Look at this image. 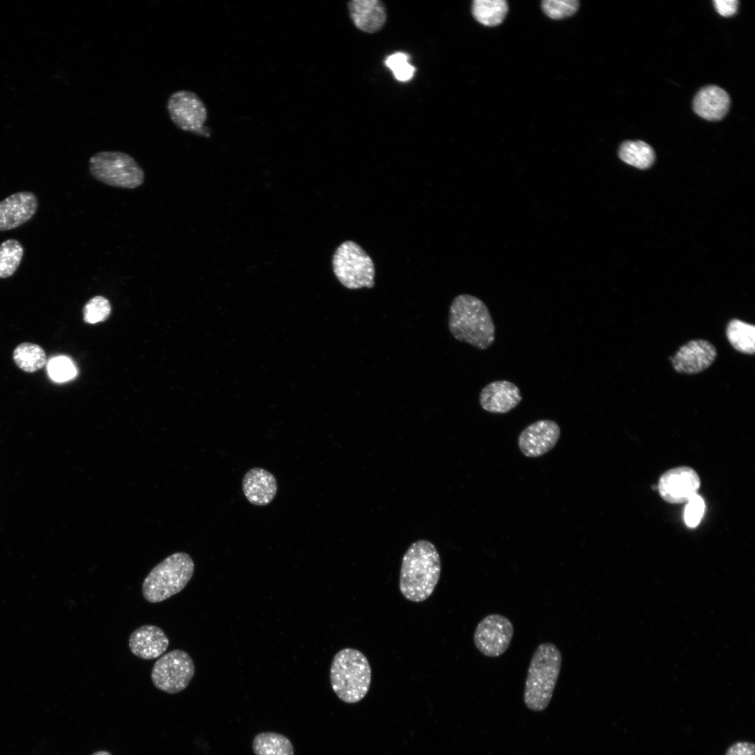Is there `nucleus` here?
<instances>
[{"instance_id": "obj_1", "label": "nucleus", "mask_w": 755, "mask_h": 755, "mask_svg": "<svg viewBox=\"0 0 755 755\" xmlns=\"http://www.w3.org/2000/svg\"><path fill=\"white\" fill-rule=\"evenodd\" d=\"M441 571L438 552L430 541L412 542L405 552L401 566L399 589L412 602H422L433 592Z\"/></svg>"}, {"instance_id": "obj_12", "label": "nucleus", "mask_w": 755, "mask_h": 755, "mask_svg": "<svg viewBox=\"0 0 755 755\" xmlns=\"http://www.w3.org/2000/svg\"><path fill=\"white\" fill-rule=\"evenodd\" d=\"M558 424L549 419H540L528 425L520 433L518 445L528 457L540 456L551 450L560 437Z\"/></svg>"}, {"instance_id": "obj_14", "label": "nucleus", "mask_w": 755, "mask_h": 755, "mask_svg": "<svg viewBox=\"0 0 755 755\" xmlns=\"http://www.w3.org/2000/svg\"><path fill=\"white\" fill-rule=\"evenodd\" d=\"M38 202L31 192L14 193L0 201V231L14 229L32 218Z\"/></svg>"}, {"instance_id": "obj_22", "label": "nucleus", "mask_w": 755, "mask_h": 755, "mask_svg": "<svg viewBox=\"0 0 755 755\" xmlns=\"http://www.w3.org/2000/svg\"><path fill=\"white\" fill-rule=\"evenodd\" d=\"M619 158L628 164L645 169L649 168L655 159L652 148L642 141H628L619 149Z\"/></svg>"}, {"instance_id": "obj_18", "label": "nucleus", "mask_w": 755, "mask_h": 755, "mask_svg": "<svg viewBox=\"0 0 755 755\" xmlns=\"http://www.w3.org/2000/svg\"><path fill=\"white\" fill-rule=\"evenodd\" d=\"M730 106L728 93L716 85H708L700 89L693 101V109L700 117L709 121L721 120Z\"/></svg>"}, {"instance_id": "obj_29", "label": "nucleus", "mask_w": 755, "mask_h": 755, "mask_svg": "<svg viewBox=\"0 0 755 755\" xmlns=\"http://www.w3.org/2000/svg\"><path fill=\"white\" fill-rule=\"evenodd\" d=\"M84 319L86 322L94 324L105 320L110 312L108 301L101 296L91 299L84 308Z\"/></svg>"}, {"instance_id": "obj_32", "label": "nucleus", "mask_w": 755, "mask_h": 755, "mask_svg": "<svg viewBox=\"0 0 755 755\" xmlns=\"http://www.w3.org/2000/svg\"><path fill=\"white\" fill-rule=\"evenodd\" d=\"M714 4L717 11L721 15L730 17L736 13L738 1L737 0H714Z\"/></svg>"}, {"instance_id": "obj_5", "label": "nucleus", "mask_w": 755, "mask_h": 755, "mask_svg": "<svg viewBox=\"0 0 755 755\" xmlns=\"http://www.w3.org/2000/svg\"><path fill=\"white\" fill-rule=\"evenodd\" d=\"M194 571L192 557L185 552L171 554L156 565L142 585L144 598L152 603L162 602L180 592Z\"/></svg>"}, {"instance_id": "obj_16", "label": "nucleus", "mask_w": 755, "mask_h": 755, "mask_svg": "<svg viewBox=\"0 0 755 755\" xmlns=\"http://www.w3.org/2000/svg\"><path fill=\"white\" fill-rule=\"evenodd\" d=\"M169 640L164 631L154 625H143L134 630L129 638L131 653L142 659L152 660L167 649Z\"/></svg>"}, {"instance_id": "obj_30", "label": "nucleus", "mask_w": 755, "mask_h": 755, "mask_svg": "<svg viewBox=\"0 0 755 755\" xmlns=\"http://www.w3.org/2000/svg\"><path fill=\"white\" fill-rule=\"evenodd\" d=\"M686 502L684 513V522L687 526L695 528L702 519L705 504L703 498L698 494L691 497Z\"/></svg>"}, {"instance_id": "obj_27", "label": "nucleus", "mask_w": 755, "mask_h": 755, "mask_svg": "<svg viewBox=\"0 0 755 755\" xmlns=\"http://www.w3.org/2000/svg\"><path fill=\"white\" fill-rule=\"evenodd\" d=\"M577 0H545L542 2L543 12L550 18L560 20L573 15L577 10Z\"/></svg>"}, {"instance_id": "obj_9", "label": "nucleus", "mask_w": 755, "mask_h": 755, "mask_svg": "<svg viewBox=\"0 0 755 755\" xmlns=\"http://www.w3.org/2000/svg\"><path fill=\"white\" fill-rule=\"evenodd\" d=\"M166 109L171 122L179 129L195 135L209 137L210 129L204 124L208 110L202 99L194 92L180 89L167 99Z\"/></svg>"}, {"instance_id": "obj_28", "label": "nucleus", "mask_w": 755, "mask_h": 755, "mask_svg": "<svg viewBox=\"0 0 755 755\" xmlns=\"http://www.w3.org/2000/svg\"><path fill=\"white\" fill-rule=\"evenodd\" d=\"M48 372L53 380L59 382L69 380L77 373L73 361L66 357H57L50 359L48 364Z\"/></svg>"}, {"instance_id": "obj_13", "label": "nucleus", "mask_w": 755, "mask_h": 755, "mask_svg": "<svg viewBox=\"0 0 755 755\" xmlns=\"http://www.w3.org/2000/svg\"><path fill=\"white\" fill-rule=\"evenodd\" d=\"M716 357L717 350L711 343L693 340L682 345L671 361L677 372L695 374L707 368Z\"/></svg>"}, {"instance_id": "obj_11", "label": "nucleus", "mask_w": 755, "mask_h": 755, "mask_svg": "<svg viewBox=\"0 0 755 755\" xmlns=\"http://www.w3.org/2000/svg\"><path fill=\"white\" fill-rule=\"evenodd\" d=\"M700 486L697 473L690 467L680 466L665 472L660 477L657 488L666 501L681 503L697 494Z\"/></svg>"}, {"instance_id": "obj_23", "label": "nucleus", "mask_w": 755, "mask_h": 755, "mask_svg": "<svg viewBox=\"0 0 755 755\" xmlns=\"http://www.w3.org/2000/svg\"><path fill=\"white\" fill-rule=\"evenodd\" d=\"M726 335L728 341L736 350L748 354L754 353V325L737 319H732L728 324Z\"/></svg>"}, {"instance_id": "obj_19", "label": "nucleus", "mask_w": 755, "mask_h": 755, "mask_svg": "<svg viewBox=\"0 0 755 755\" xmlns=\"http://www.w3.org/2000/svg\"><path fill=\"white\" fill-rule=\"evenodd\" d=\"M348 8L355 26L360 30L374 33L384 25L387 15L384 5L378 0H353Z\"/></svg>"}, {"instance_id": "obj_10", "label": "nucleus", "mask_w": 755, "mask_h": 755, "mask_svg": "<svg viewBox=\"0 0 755 755\" xmlns=\"http://www.w3.org/2000/svg\"><path fill=\"white\" fill-rule=\"evenodd\" d=\"M514 635L511 621L504 615L491 614L477 625L473 640L476 648L484 656L498 657L508 649Z\"/></svg>"}, {"instance_id": "obj_15", "label": "nucleus", "mask_w": 755, "mask_h": 755, "mask_svg": "<svg viewBox=\"0 0 755 755\" xmlns=\"http://www.w3.org/2000/svg\"><path fill=\"white\" fill-rule=\"evenodd\" d=\"M480 403L485 411L507 413L522 400L519 387L508 380H496L487 384L480 394Z\"/></svg>"}, {"instance_id": "obj_8", "label": "nucleus", "mask_w": 755, "mask_h": 755, "mask_svg": "<svg viewBox=\"0 0 755 755\" xmlns=\"http://www.w3.org/2000/svg\"><path fill=\"white\" fill-rule=\"evenodd\" d=\"M194 672V663L189 654L178 649L157 660L152 668L151 680L157 689L175 694L187 688Z\"/></svg>"}, {"instance_id": "obj_26", "label": "nucleus", "mask_w": 755, "mask_h": 755, "mask_svg": "<svg viewBox=\"0 0 755 755\" xmlns=\"http://www.w3.org/2000/svg\"><path fill=\"white\" fill-rule=\"evenodd\" d=\"M408 60L409 56L407 54L398 52L387 57L385 64L391 70L396 80L405 82L413 77L415 70Z\"/></svg>"}, {"instance_id": "obj_24", "label": "nucleus", "mask_w": 755, "mask_h": 755, "mask_svg": "<svg viewBox=\"0 0 755 755\" xmlns=\"http://www.w3.org/2000/svg\"><path fill=\"white\" fill-rule=\"evenodd\" d=\"M508 10V3L505 0H475L472 6V13L475 19L488 27L501 23Z\"/></svg>"}, {"instance_id": "obj_31", "label": "nucleus", "mask_w": 755, "mask_h": 755, "mask_svg": "<svg viewBox=\"0 0 755 755\" xmlns=\"http://www.w3.org/2000/svg\"><path fill=\"white\" fill-rule=\"evenodd\" d=\"M725 755H755V746L753 742L739 741L731 745Z\"/></svg>"}, {"instance_id": "obj_7", "label": "nucleus", "mask_w": 755, "mask_h": 755, "mask_svg": "<svg viewBox=\"0 0 755 755\" xmlns=\"http://www.w3.org/2000/svg\"><path fill=\"white\" fill-rule=\"evenodd\" d=\"M332 264L336 278L345 287L356 289L374 286L373 260L356 243L347 240L340 245L333 254Z\"/></svg>"}, {"instance_id": "obj_21", "label": "nucleus", "mask_w": 755, "mask_h": 755, "mask_svg": "<svg viewBox=\"0 0 755 755\" xmlns=\"http://www.w3.org/2000/svg\"><path fill=\"white\" fill-rule=\"evenodd\" d=\"M15 364L23 371L32 373L43 368L47 362L45 350L38 345L22 343L13 352Z\"/></svg>"}, {"instance_id": "obj_3", "label": "nucleus", "mask_w": 755, "mask_h": 755, "mask_svg": "<svg viewBox=\"0 0 755 755\" xmlns=\"http://www.w3.org/2000/svg\"><path fill=\"white\" fill-rule=\"evenodd\" d=\"M561 663V653L554 643L543 642L537 647L531 659L524 692V701L529 710L540 712L547 707Z\"/></svg>"}, {"instance_id": "obj_17", "label": "nucleus", "mask_w": 755, "mask_h": 755, "mask_svg": "<svg viewBox=\"0 0 755 755\" xmlns=\"http://www.w3.org/2000/svg\"><path fill=\"white\" fill-rule=\"evenodd\" d=\"M242 489L250 503L261 506L268 505L273 500L278 491V484L271 473L256 467L245 474Z\"/></svg>"}, {"instance_id": "obj_6", "label": "nucleus", "mask_w": 755, "mask_h": 755, "mask_svg": "<svg viewBox=\"0 0 755 755\" xmlns=\"http://www.w3.org/2000/svg\"><path fill=\"white\" fill-rule=\"evenodd\" d=\"M89 171L97 181L108 186L136 189L145 181V173L137 161L121 151H100L89 159Z\"/></svg>"}, {"instance_id": "obj_4", "label": "nucleus", "mask_w": 755, "mask_h": 755, "mask_svg": "<svg viewBox=\"0 0 755 755\" xmlns=\"http://www.w3.org/2000/svg\"><path fill=\"white\" fill-rule=\"evenodd\" d=\"M332 689L338 698L347 703H356L368 693L371 682V668L366 656L353 648L338 652L330 668Z\"/></svg>"}, {"instance_id": "obj_20", "label": "nucleus", "mask_w": 755, "mask_h": 755, "mask_svg": "<svg viewBox=\"0 0 755 755\" xmlns=\"http://www.w3.org/2000/svg\"><path fill=\"white\" fill-rule=\"evenodd\" d=\"M252 747L254 755H294L292 742L276 732H261L253 738Z\"/></svg>"}, {"instance_id": "obj_25", "label": "nucleus", "mask_w": 755, "mask_h": 755, "mask_svg": "<svg viewBox=\"0 0 755 755\" xmlns=\"http://www.w3.org/2000/svg\"><path fill=\"white\" fill-rule=\"evenodd\" d=\"M23 254V246L16 239H7L0 244V278H7L15 273Z\"/></svg>"}, {"instance_id": "obj_2", "label": "nucleus", "mask_w": 755, "mask_h": 755, "mask_svg": "<svg viewBox=\"0 0 755 755\" xmlns=\"http://www.w3.org/2000/svg\"><path fill=\"white\" fill-rule=\"evenodd\" d=\"M448 326L456 340L480 350L488 348L495 339V326L488 308L470 294H460L454 299Z\"/></svg>"}, {"instance_id": "obj_33", "label": "nucleus", "mask_w": 755, "mask_h": 755, "mask_svg": "<svg viewBox=\"0 0 755 755\" xmlns=\"http://www.w3.org/2000/svg\"><path fill=\"white\" fill-rule=\"evenodd\" d=\"M92 755H112L110 752L105 750H100L95 752Z\"/></svg>"}]
</instances>
